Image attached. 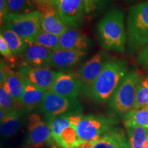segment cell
<instances>
[{
  "instance_id": "obj_1",
  "label": "cell",
  "mask_w": 148,
  "mask_h": 148,
  "mask_svg": "<svg viewBox=\"0 0 148 148\" xmlns=\"http://www.w3.org/2000/svg\"><path fill=\"white\" fill-rule=\"evenodd\" d=\"M127 73L124 61L109 60L85 94L95 103L108 101Z\"/></svg>"
},
{
  "instance_id": "obj_2",
  "label": "cell",
  "mask_w": 148,
  "mask_h": 148,
  "mask_svg": "<svg viewBox=\"0 0 148 148\" xmlns=\"http://www.w3.org/2000/svg\"><path fill=\"white\" fill-rule=\"evenodd\" d=\"M99 38L106 49L123 52L126 42L124 27V14L114 8L108 11L97 25Z\"/></svg>"
},
{
  "instance_id": "obj_3",
  "label": "cell",
  "mask_w": 148,
  "mask_h": 148,
  "mask_svg": "<svg viewBox=\"0 0 148 148\" xmlns=\"http://www.w3.org/2000/svg\"><path fill=\"white\" fill-rule=\"evenodd\" d=\"M140 75L137 71L127 72L108 101L112 116L126 113L134 109L136 88Z\"/></svg>"
},
{
  "instance_id": "obj_4",
  "label": "cell",
  "mask_w": 148,
  "mask_h": 148,
  "mask_svg": "<svg viewBox=\"0 0 148 148\" xmlns=\"http://www.w3.org/2000/svg\"><path fill=\"white\" fill-rule=\"evenodd\" d=\"M128 47L131 49L148 44V1L130 9L127 17Z\"/></svg>"
},
{
  "instance_id": "obj_5",
  "label": "cell",
  "mask_w": 148,
  "mask_h": 148,
  "mask_svg": "<svg viewBox=\"0 0 148 148\" xmlns=\"http://www.w3.org/2000/svg\"><path fill=\"white\" fill-rule=\"evenodd\" d=\"M118 122V119L112 115H84L81 113L75 129L81 140L90 141L100 138L116 127Z\"/></svg>"
},
{
  "instance_id": "obj_6",
  "label": "cell",
  "mask_w": 148,
  "mask_h": 148,
  "mask_svg": "<svg viewBox=\"0 0 148 148\" xmlns=\"http://www.w3.org/2000/svg\"><path fill=\"white\" fill-rule=\"evenodd\" d=\"M40 16L41 12L38 10L25 14L8 13L2 23L3 26L13 31L29 43L42 29Z\"/></svg>"
},
{
  "instance_id": "obj_7",
  "label": "cell",
  "mask_w": 148,
  "mask_h": 148,
  "mask_svg": "<svg viewBox=\"0 0 148 148\" xmlns=\"http://www.w3.org/2000/svg\"><path fill=\"white\" fill-rule=\"evenodd\" d=\"M27 131L23 148H56V143L47 122L42 121L36 112H30L27 117Z\"/></svg>"
},
{
  "instance_id": "obj_8",
  "label": "cell",
  "mask_w": 148,
  "mask_h": 148,
  "mask_svg": "<svg viewBox=\"0 0 148 148\" xmlns=\"http://www.w3.org/2000/svg\"><path fill=\"white\" fill-rule=\"evenodd\" d=\"M40 108L45 117L82 112V106L77 98H69L48 90Z\"/></svg>"
},
{
  "instance_id": "obj_9",
  "label": "cell",
  "mask_w": 148,
  "mask_h": 148,
  "mask_svg": "<svg viewBox=\"0 0 148 148\" xmlns=\"http://www.w3.org/2000/svg\"><path fill=\"white\" fill-rule=\"evenodd\" d=\"M107 53L99 51L77 69L75 73L83 84V93L85 94L101 73L105 64L109 61Z\"/></svg>"
},
{
  "instance_id": "obj_10",
  "label": "cell",
  "mask_w": 148,
  "mask_h": 148,
  "mask_svg": "<svg viewBox=\"0 0 148 148\" xmlns=\"http://www.w3.org/2000/svg\"><path fill=\"white\" fill-rule=\"evenodd\" d=\"M49 90L63 97L77 98L82 92L83 84L76 73L59 71Z\"/></svg>"
},
{
  "instance_id": "obj_11",
  "label": "cell",
  "mask_w": 148,
  "mask_h": 148,
  "mask_svg": "<svg viewBox=\"0 0 148 148\" xmlns=\"http://www.w3.org/2000/svg\"><path fill=\"white\" fill-rule=\"evenodd\" d=\"M18 72L22 79L47 90L50 89L58 74L49 67H33L26 64L20 66Z\"/></svg>"
},
{
  "instance_id": "obj_12",
  "label": "cell",
  "mask_w": 148,
  "mask_h": 148,
  "mask_svg": "<svg viewBox=\"0 0 148 148\" xmlns=\"http://www.w3.org/2000/svg\"><path fill=\"white\" fill-rule=\"evenodd\" d=\"M75 148H130V144L123 130L116 126L97 139L84 140Z\"/></svg>"
},
{
  "instance_id": "obj_13",
  "label": "cell",
  "mask_w": 148,
  "mask_h": 148,
  "mask_svg": "<svg viewBox=\"0 0 148 148\" xmlns=\"http://www.w3.org/2000/svg\"><path fill=\"white\" fill-rule=\"evenodd\" d=\"M57 8L66 26L74 28L80 26L85 13L84 0H62Z\"/></svg>"
},
{
  "instance_id": "obj_14",
  "label": "cell",
  "mask_w": 148,
  "mask_h": 148,
  "mask_svg": "<svg viewBox=\"0 0 148 148\" xmlns=\"http://www.w3.org/2000/svg\"><path fill=\"white\" fill-rule=\"evenodd\" d=\"M30 109L21 106L16 110L7 112L5 117L1 120V134L5 138L12 137L17 133L27 119Z\"/></svg>"
},
{
  "instance_id": "obj_15",
  "label": "cell",
  "mask_w": 148,
  "mask_h": 148,
  "mask_svg": "<svg viewBox=\"0 0 148 148\" xmlns=\"http://www.w3.org/2000/svg\"><path fill=\"white\" fill-rule=\"evenodd\" d=\"M53 51L34 42H29L26 49L21 55L23 64L33 67H49V62Z\"/></svg>"
},
{
  "instance_id": "obj_16",
  "label": "cell",
  "mask_w": 148,
  "mask_h": 148,
  "mask_svg": "<svg viewBox=\"0 0 148 148\" xmlns=\"http://www.w3.org/2000/svg\"><path fill=\"white\" fill-rule=\"evenodd\" d=\"M86 55L85 51L58 49L51 53L49 67L67 70L78 64Z\"/></svg>"
},
{
  "instance_id": "obj_17",
  "label": "cell",
  "mask_w": 148,
  "mask_h": 148,
  "mask_svg": "<svg viewBox=\"0 0 148 148\" xmlns=\"http://www.w3.org/2000/svg\"><path fill=\"white\" fill-rule=\"evenodd\" d=\"M40 12V25L42 30L60 36L68 29L60 18L57 7L47 3Z\"/></svg>"
},
{
  "instance_id": "obj_18",
  "label": "cell",
  "mask_w": 148,
  "mask_h": 148,
  "mask_svg": "<svg viewBox=\"0 0 148 148\" xmlns=\"http://www.w3.org/2000/svg\"><path fill=\"white\" fill-rule=\"evenodd\" d=\"M91 40L75 28H68L60 36V49L86 51L91 45Z\"/></svg>"
},
{
  "instance_id": "obj_19",
  "label": "cell",
  "mask_w": 148,
  "mask_h": 148,
  "mask_svg": "<svg viewBox=\"0 0 148 148\" xmlns=\"http://www.w3.org/2000/svg\"><path fill=\"white\" fill-rule=\"evenodd\" d=\"M22 80L24 84V90L20 103L33 110L40 106L48 90L38 87L23 79Z\"/></svg>"
},
{
  "instance_id": "obj_20",
  "label": "cell",
  "mask_w": 148,
  "mask_h": 148,
  "mask_svg": "<svg viewBox=\"0 0 148 148\" xmlns=\"http://www.w3.org/2000/svg\"><path fill=\"white\" fill-rule=\"evenodd\" d=\"M2 84L7 88L14 99L20 103L24 90V84L18 72L14 71L8 65L7 67L6 79Z\"/></svg>"
},
{
  "instance_id": "obj_21",
  "label": "cell",
  "mask_w": 148,
  "mask_h": 148,
  "mask_svg": "<svg viewBox=\"0 0 148 148\" xmlns=\"http://www.w3.org/2000/svg\"><path fill=\"white\" fill-rule=\"evenodd\" d=\"M125 127L141 126L148 128V108L133 109L122 115Z\"/></svg>"
},
{
  "instance_id": "obj_22",
  "label": "cell",
  "mask_w": 148,
  "mask_h": 148,
  "mask_svg": "<svg viewBox=\"0 0 148 148\" xmlns=\"http://www.w3.org/2000/svg\"><path fill=\"white\" fill-rule=\"evenodd\" d=\"M1 34L4 38L9 47L15 56L21 55L28 45L27 42L22 39L15 32L6 28L3 25H1Z\"/></svg>"
},
{
  "instance_id": "obj_23",
  "label": "cell",
  "mask_w": 148,
  "mask_h": 148,
  "mask_svg": "<svg viewBox=\"0 0 148 148\" xmlns=\"http://www.w3.org/2000/svg\"><path fill=\"white\" fill-rule=\"evenodd\" d=\"M130 148H143L148 138V128L141 126L125 127Z\"/></svg>"
},
{
  "instance_id": "obj_24",
  "label": "cell",
  "mask_w": 148,
  "mask_h": 148,
  "mask_svg": "<svg viewBox=\"0 0 148 148\" xmlns=\"http://www.w3.org/2000/svg\"><path fill=\"white\" fill-rule=\"evenodd\" d=\"M31 42L38 44L51 51L60 49V36L41 30L34 37Z\"/></svg>"
},
{
  "instance_id": "obj_25",
  "label": "cell",
  "mask_w": 148,
  "mask_h": 148,
  "mask_svg": "<svg viewBox=\"0 0 148 148\" xmlns=\"http://www.w3.org/2000/svg\"><path fill=\"white\" fill-rule=\"evenodd\" d=\"M148 106V77H140L136 92L134 109Z\"/></svg>"
},
{
  "instance_id": "obj_26",
  "label": "cell",
  "mask_w": 148,
  "mask_h": 148,
  "mask_svg": "<svg viewBox=\"0 0 148 148\" xmlns=\"http://www.w3.org/2000/svg\"><path fill=\"white\" fill-rule=\"evenodd\" d=\"M9 13L25 14L38 10L30 0H6Z\"/></svg>"
},
{
  "instance_id": "obj_27",
  "label": "cell",
  "mask_w": 148,
  "mask_h": 148,
  "mask_svg": "<svg viewBox=\"0 0 148 148\" xmlns=\"http://www.w3.org/2000/svg\"><path fill=\"white\" fill-rule=\"evenodd\" d=\"M18 103L16 101L9 90L7 89L4 85L1 84L0 88V106L7 112L16 110L21 107H18Z\"/></svg>"
},
{
  "instance_id": "obj_28",
  "label": "cell",
  "mask_w": 148,
  "mask_h": 148,
  "mask_svg": "<svg viewBox=\"0 0 148 148\" xmlns=\"http://www.w3.org/2000/svg\"><path fill=\"white\" fill-rule=\"evenodd\" d=\"M111 0H84L85 13L93 15L101 12L108 7Z\"/></svg>"
},
{
  "instance_id": "obj_29",
  "label": "cell",
  "mask_w": 148,
  "mask_h": 148,
  "mask_svg": "<svg viewBox=\"0 0 148 148\" xmlns=\"http://www.w3.org/2000/svg\"><path fill=\"white\" fill-rule=\"evenodd\" d=\"M0 52L5 60L12 64V66L16 65L17 63V60H16L15 56L12 53L8 43L1 34H0Z\"/></svg>"
},
{
  "instance_id": "obj_30",
  "label": "cell",
  "mask_w": 148,
  "mask_h": 148,
  "mask_svg": "<svg viewBox=\"0 0 148 148\" xmlns=\"http://www.w3.org/2000/svg\"><path fill=\"white\" fill-rule=\"evenodd\" d=\"M138 61L140 64L148 66V45L138 53Z\"/></svg>"
},
{
  "instance_id": "obj_31",
  "label": "cell",
  "mask_w": 148,
  "mask_h": 148,
  "mask_svg": "<svg viewBox=\"0 0 148 148\" xmlns=\"http://www.w3.org/2000/svg\"><path fill=\"white\" fill-rule=\"evenodd\" d=\"M9 13L6 0H0V18L1 23L2 24L5 16Z\"/></svg>"
},
{
  "instance_id": "obj_32",
  "label": "cell",
  "mask_w": 148,
  "mask_h": 148,
  "mask_svg": "<svg viewBox=\"0 0 148 148\" xmlns=\"http://www.w3.org/2000/svg\"><path fill=\"white\" fill-rule=\"evenodd\" d=\"M30 1L34 3V5L36 6L37 9L40 11H42L46 7V5H47L46 0H30Z\"/></svg>"
},
{
  "instance_id": "obj_33",
  "label": "cell",
  "mask_w": 148,
  "mask_h": 148,
  "mask_svg": "<svg viewBox=\"0 0 148 148\" xmlns=\"http://www.w3.org/2000/svg\"><path fill=\"white\" fill-rule=\"evenodd\" d=\"M47 3H49V4L52 5L53 6H56L58 8V6L60 4V3L62 1V0H46Z\"/></svg>"
},
{
  "instance_id": "obj_34",
  "label": "cell",
  "mask_w": 148,
  "mask_h": 148,
  "mask_svg": "<svg viewBox=\"0 0 148 148\" xmlns=\"http://www.w3.org/2000/svg\"><path fill=\"white\" fill-rule=\"evenodd\" d=\"M143 148H148V138H147V140H146L145 143H144Z\"/></svg>"
},
{
  "instance_id": "obj_35",
  "label": "cell",
  "mask_w": 148,
  "mask_h": 148,
  "mask_svg": "<svg viewBox=\"0 0 148 148\" xmlns=\"http://www.w3.org/2000/svg\"><path fill=\"white\" fill-rule=\"evenodd\" d=\"M146 108H148V106H147V107H146Z\"/></svg>"
}]
</instances>
